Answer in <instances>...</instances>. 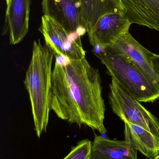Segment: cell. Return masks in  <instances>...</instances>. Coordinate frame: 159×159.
Instances as JSON below:
<instances>
[{
  "label": "cell",
  "mask_w": 159,
  "mask_h": 159,
  "mask_svg": "<svg viewBox=\"0 0 159 159\" xmlns=\"http://www.w3.org/2000/svg\"><path fill=\"white\" fill-rule=\"evenodd\" d=\"M80 26L89 32L100 18L113 12H124L120 0H78Z\"/></svg>",
  "instance_id": "cell-11"
},
{
  "label": "cell",
  "mask_w": 159,
  "mask_h": 159,
  "mask_svg": "<svg viewBox=\"0 0 159 159\" xmlns=\"http://www.w3.org/2000/svg\"></svg>",
  "instance_id": "cell-18"
},
{
  "label": "cell",
  "mask_w": 159,
  "mask_h": 159,
  "mask_svg": "<svg viewBox=\"0 0 159 159\" xmlns=\"http://www.w3.org/2000/svg\"><path fill=\"white\" fill-rule=\"evenodd\" d=\"M131 24L124 12L106 14L88 33L90 43L93 49L111 46L122 34L129 32Z\"/></svg>",
  "instance_id": "cell-6"
},
{
  "label": "cell",
  "mask_w": 159,
  "mask_h": 159,
  "mask_svg": "<svg viewBox=\"0 0 159 159\" xmlns=\"http://www.w3.org/2000/svg\"><path fill=\"white\" fill-rule=\"evenodd\" d=\"M31 0H11L5 13L3 35L8 33L9 42L16 45L23 40L28 33Z\"/></svg>",
  "instance_id": "cell-9"
},
{
  "label": "cell",
  "mask_w": 159,
  "mask_h": 159,
  "mask_svg": "<svg viewBox=\"0 0 159 159\" xmlns=\"http://www.w3.org/2000/svg\"><path fill=\"white\" fill-rule=\"evenodd\" d=\"M108 74L132 97L139 102H153L159 98V87L150 81L127 56L111 48L94 52Z\"/></svg>",
  "instance_id": "cell-3"
},
{
  "label": "cell",
  "mask_w": 159,
  "mask_h": 159,
  "mask_svg": "<svg viewBox=\"0 0 159 159\" xmlns=\"http://www.w3.org/2000/svg\"><path fill=\"white\" fill-rule=\"evenodd\" d=\"M11 0H6V12L9 9L10 7V4H11Z\"/></svg>",
  "instance_id": "cell-16"
},
{
  "label": "cell",
  "mask_w": 159,
  "mask_h": 159,
  "mask_svg": "<svg viewBox=\"0 0 159 159\" xmlns=\"http://www.w3.org/2000/svg\"><path fill=\"white\" fill-rule=\"evenodd\" d=\"M39 30L45 44L52 50L54 56L77 60L86 58V51L82 45L81 36L69 32L54 18L44 15Z\"/></svg>",
  "instance_id": "cell-5"
},
{
  "label": "cell",
  "mask_w": 159,
  "mask_h": 159,
  "mask_svg": "<svg viewBox=\"0 0 159 159\" xmlns=\"http://www.w3.org/2000/svg\"><path fill=\"white\" fill-rule=\"evenodd\" d=\"M137 152L125 141L111 140L94 134L90 159H137Z\"/></svg>",
  "instance_id": "cell-12"
},
{
  "label": "cell",
  "mask_w": 159,
  "mask_h": 159,
  "mask_svg": "<svg viewBox=\"0 0 159 159\" xmlns=\"http://www.w3.org/2000/svg\"><path fill=\"white\" fill-rule=\"evenodd\" d=\"M153 159H159V154L156 157L154 158Z\"/></svg>",
  "instance_id": "cell-17"
},
{
  "label": "cell",
  "mask_w": 159,
  "mask_h": 159,
  "mask_svg": "<svg viewBox=\"0 0 159 159\" xmlns=\"http://www.w3.org/2000/svg\"><path fill=\"white\" fill-rule=\"evenodd\" d=\"M54 55L40 39L35 41L24 84L29 93L36 135L46 132L51 110L52 62Z\"/></svg>",
  "instance_id": "cell-2"
},
{
  "label": "cell",
  "mask_w": 159,
  "mask_h": 159,
  "mask_svg": "<svg viewBox=\"0 0 159 159\" xmlns=\"http://www.w3.org/2000/svg\"><path fill=\"white\" fill-rule=\"evenodd\" d=\"M109 47L127 56L150 81L159 87V79L151 64L153 53L138 43L129 32L122 34Z\"/></svg>",
  "instance_id": "cell-7"
},
{
  "label": "cell",
  "mask_w": 159,
  "mask_h": 159,
  "mask_svg": "<svg viewBox=\"0 0 159 159\" xmlns=\"http://www.w3.org/2000/svg\"><path fill=\"white\" fill-rule=\"evenodd\" d=\"M124 14L132 24L159 31V0H120Z\"/></svg>",
  "instance_id": "cell-10"
},
{
  "label": "cell",
  "mask_w": 159,
  "mask_h": 159,
  "mask_svg": "<svg viewBox=\"0 0 159 159\" xmlns=\"http://www.w3.org/2000/svg\"><path fill=\"white\" fill-rule=\"evenodd\" d=\"M92 143L88 139L79 141L72 146L69 154L62 159H90Z\"/></svg>",
  "instance_id": "cell-14"
},
{
  "label": "cell",
  "mask_w": 159,
  "mask_h": 159,
  "mask_svg": "<svg viewBox=\"0 0 159 159\" xmlns=\"http://www.w3.org/2000/svg\"><path fill=\"white\" fill-rule=\"evenodd\" d=\"M55 57L51 110L71 124L85 125L101 134L106 133L105 104L99 70L86 58L77 60Z\"/></svg>",
  "instance_id": "cell-1"
},
{
  "label": "cell",
  "mask_w": 159,
  "mask_h": 159,
  "mask_svg": "<svg viewBox=\"0 0 159 159\" xmlns=\"http://www.w3.org/2000/svg\"><path fill=\"white\" fill-rule=\"evenodd\" d=\"M109 98L113 112L124 122L140 126L159 139V120L113 78Z\"/></svg>",
  "instance_id": "cell-4"
},
{
  "label": "cell",
  "mask_w": 159,
  "mask_h": 159,
  "mask_svg": "<svg viewBox=\"0 0 159 159\" xmlns=\"http://www.w3.org/2000/svg\"><path fill=\"white\" fill-rule=\"evenodd\" d=\"M42 7L44 15L54 18L69 32L87 33L79 23L78 0H42Z\"/></svg>",
  "instance_id": "cell-8"
},
{
  "label": "cell",
  "mask_w": 159,
  "mask_h": 159,
  "mask_svg": "<svg viewBox=\"0 0 159 159\" xmlns=\"http://www.w3.org/2000/svg\"><path fill=\"white\" fill-rule=\"evenodd\" d=\"M125 123V141L147 158L153 159L159 154V139L147 130L129 122Z\"/></svg>",
  "instance_id": "cell-13"
},
{
  "label": "cell",
  "mask_w": 159,
  "mask_h": 159,
  "mask_svg": "<svg viewBox=\"0 0 159 159\" xmlns=\"http://www.w3.org/2000/svg\"><path fill=\"white\" fill-rule=\"evenodd\" d=\"M151 61L153 70L159 79V55L153 53Z\"/></svg>",
  "instance_id": "cell-15"
}]
</instances>
